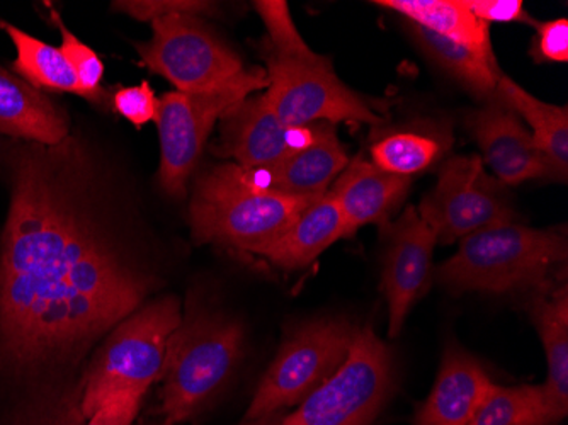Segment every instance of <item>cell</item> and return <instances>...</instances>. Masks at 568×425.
<instances>
[{"mask_svg":"<svg viewBox=\"0 0 568 425\" xmlns=\"http://www.w3.org/2000/svg\"><path fill=\"white\" fill-rule=\"evenodd\" d=\"M357 328L347 318L327 316L290 332L255 389L245 421L302 404L346 361Z\"/></svg>","mask_w":568,"mask_h":425,"instance_id":"cell-8","label":"cell"},{"mask_svg":"<svg viewBox=\"0 0 568 425\" xmlns=\"http://www.w3.org/2000/svg\"><path fill=\"white\" fill-rule=\"evenodd\" d=\"M158 104L159 99L153 94L149 82L118 89L113 95L114 111L136 128L155 120Z\"/></svg>","mask_w":568,"mask_h":425,"instance_id":"cell-30","label":"cell"},{"mask_svg":"<svg viewBox=\"0 0 568 425\" xmlns=\"http://www.w3.org/2000/svg\"><path fill=\"white\" fill-rule=\"evenodd\" d=\"M417 211L442 244L516 222L506 188L487 174L480 156H449L443 162L437 169V184Z\"/></svg>","mask_w":568,"mask_h":425,"instance_id":"cell-11","label":"cell"},{"mask_svg":"<svg viewBox=\"0 0 568 425\" xmlns=\"http://www.w3.org/2000/svg\"><path fill=\"white\" fill-rule=\"evenodd\" d=\"M528 312L544 342L548 378L544 392V425H557L568 414V287L551 280L529 293Z\"/></svg>","mask_w":568,"mask_h":425,"instance_id":"cell-16","label":"cell"},{"mask_svg":"<svg viewBox=\"0 0 568 425\" xmlns=\"http://www.w3.org/2000/svg\"><path fill=\"white\" fill-rule=\"evenodd\" d=\"M475 18L488 22H525L536 24L532 18L526 14L521 0H465Z\"/></svg>","mask_w":568,"mask_h":425,"instance_id":"cell-32","label":"cell"},{"mask_svg":"<svg viewBox=\"0 0 568 425\" xmlns=\"http://www.w3.org/2000/svg\"><path fill=\"white\" fill-rule=\"evenodd\" d=\"M410 178L390 174L376 168L365 156L357 155L335 179L327 191L343 213L346 236L356 233L361 226L392 222V215L410 190Z\"/></svg>","mask_w":568,"mask_h":425,"instance_id":"cell-15","label":"cell"},{"mask_svg":"<svg viewBox=\"0 0 568 425\" xmlns=\"http://www.w3.org/2000/svg\"><path fill=\"white\" fill-rule=\"evenodd\" d=\"M0 133L57 146L69 136V123L47 95L0 69Z\"/></svg>","mask_w":568,"mask_h":425,"instance_id":"cell-20","label":"cell"},{"mask_svg":"<svg viewBox=\"0 0 568 425\" xmlns=\"http://www.w3.org/2000/svg\"><path fill=\"white\" fill-rule=\"evenodd\" d=\"M314 201L264 188L237 164L215 165L194 182L191 232L200 244L257 255Z\"/></svg>","mask_w":568,"mask_h":425,"instance_id":"cell-3","label":"cell"},{"mask_svg":"<svg viewBox=\"0 0 568 425\" xmlns=\"http://www.w3.org/2000/svg\"><path fill=\"white\" fill-rule=\"evenodd\" d=\"M181 321V302L164 296L118 324L99 347L77 392L82 417H92L121 396L146 395L161 380L169 338Z\"/></svg>","mask_w":568,"mask_h":425,"instance_id":"cell-5","label":"cell"},{"mask_svg":"<svg viewBox=\"0 0 568 425\" xmlns=\"http://www.w3.org/2000/svg\"><path fill=\"white\" fill-rule=\"evenodd\" d=\"M407 28L424 53L463 88L485 102L496 98L497 79L500 75L496 59L480 55L477 51L439 37L416 22L407 21Z\"/></svg>","mask_w":568,"mask_h":425,"instance_id":"cell-23","label":"cell"},{"mask_svg":"<svg viewBox=\"0 0 568 425\" xmlns=\"http://www.w3.org/2000/svg\"><path fill=\"white\" fill-rule=\"evenodd\" d=\"M376 6L398 12L405 21L470 48L480 55L496 59L488 24L475 18L465 0H379Z\"/></svg>","mask_w":568,"mask_h":425,"instance_id":"cell-22","label":"cell"},{"mask_svg":"<svg viewBox=\"0 0 568 425\" xmlns=\"http://www.w3.org/2000/svg\"><path fill=\"white\" fill-rule=\"evenodd\" d=\"M445 146L442 140L419 131H394L373 143L372 162L382 171L412 178L433 168Z\"/></svg>","mask_w":568,"mask_h":425,"instance_id":"cell-25","label":"cell"},{"mask_svg":"<svg viewBox=\"0 0 568 425\" xmlns=\"http://www.w3.org/2000/svg\"><path fill=\"white\" fill-rule=\"evenodd\" d=\"M267 89V73L263 69H251L244 81L225 91L213 94H186L168 92L159 99L158 123L161 139V169L159 181L169 196L183 200L187 193V181L200 162L204 143L215 128L216 121L232 105L248 95Z\"/></svg>","mask_w":568,"mask_h":425,"instance_id":"cell-10","label":"cell"},{"mask_svg":"<svg viewBox=\"0 0 568 425\" xmlns=\"http://www.w3.org/2000/svg\"><path fill=\"white\" fill-rule=\"evenodd\" d=\"M113 9L132 16L139 21H155L159 18L172 14L210 16L215 14V4L212 2H197V0H124L113 2Z\"/></svg>","mask_w":568,"mask_h":425,"instance_id":"cell-29","label":"cell"},{"mask_svg":"<svg viewBox=\"0 0 568 425\" xmlns=\"http://www.w3.org/2000/svg\"><path fill=\"white\" fill-rule=\"evenodd\" d=\"M149 290L50 162L22 155L0 251V353L18 367L69 363L135 313Z\"/></svg>","mask_w":568,"mask_h":425,"instance_id":"cell-1","label":"cell"},{"mask_svg":"<svg viewBox=\"0 0 568 425\" xmlns=\"http://www.w3.org/2000/svg\"><path fill=\"white\" fill-rule=\"evenodd\" d=\"M317 123L286 128L277 120L264 92L232 105L220 120V156H232L245 171H267L290 153L312 145Z\"/></svg>","mask_w":568,"mask_h":425,"instance_id":"cell-13","label":"cell"},{"mask_svg":"<svg viewBox=\"0 0 568 425\" xmlns=\"http://www.w3.org/2000/svg\"><path fill=\"white\" fill-rule=\"evenodd\" d=\"M244 325L226 313L187 306L169 338L162 370V414L172 424L194 421L215 404L244 356Z\"/></svg>","mask_w":568,"mask_h":425,"instance_id":"cell-4","label":"cell"},{"mask_svg":"<svg viewBox=\"0 0 568 425\" xmlns=\"http://www.w3.org/2000/svg\"><path fill=\"white\" fill-rule=\"evenodd\" d=\"M153 425H175V424H172L171 421H168V418H164V421H162L161 424H153Z\"/></svg>","mask_w":568,"mask_h":425,"instance_id":"cell-35","label":"cell"},{"mask_svg":"<svg viewBox=\"0 0 568 425\" xmlns=\"http://www.w3.org/2000/svg\"><path fill=\"white\" fill-rule=\"evenodd\" d=\"M145 395H128L95 412L92 417L85 418L81 425H133L139 417Z\"/></svg>","mask_w":568,"mask_h":425,"instance_id":"cell-33","label":"cell"},{"mask_svg":"<svg viewBox=\"0 0 568 425\" xmlns=\"http://www.w3.org/2000/svg\"><path fill=\"white\" fill-rule=\"evenodd\" d=\"M267 104L286 128L314 123L378 124L368 102L335 75L331 60L312 48L276 51L267 48Z\"/></svg>","mask_w":568,"mask_h":425,"instance_id":"cell-6","label":"cell"},{"mask_svg":"<svg viewBox=\"0 0 568 425\" xmlns=\"http://www.w3.org/2000/svg\"><path fill=\"white\" fill-rule=\"evenodd\" d=\"M254 6L255 11L260 12L264 24H266L267 33H270L267 48L276 51H292L306 47L305 41L296 30L286 2L261 0V2H255Z\"/></svg>","mask_w":568,"mask_h":425,"instance_id":"cell-28","label":"cell"},{"mask_svg":"<svg viewBox=\"0 0 568 425\" xmlns=\"http://www.w3.org/2000/svg\"><path fill=\"white\" fill-rule=\"evenodd\" d=\"M51 19L59 26L60 33H62L60 50H62L67 62L72 67L77 81H79L82 91H84V98L89 99V101H98L99 95H101L102 75H104V65H102L101 59H99L98 53H95L91 47L82 43V41L63 24L59 12L53 11V9H51Z\"/></svg>","mask_w":568,"mask_h":425,"instance_id":"cell-27","label":"cell"},{"mask_svg":"<svg viewBox=\"0 0 568 425\" xmlns=\"http://www.w3.org/2000/svg\"><path fill=\"white\" fill-rule=\"evenodd\" d=\"M0 28L8 33L16 47L12 70L22 77V81L34 89L70 92L84 98V91L60 48L51 47L9 22L0 21Z\"/></svg>","mask_w":568,"mask_h":425,"instance_id":"cell-24","label":"cell"},{"mask_svg":"<svg viewBox=\"0 0 568 425\" xmlns=\"http://www.w3.org/2000/svg\"><path fill=\"white\" fill-rule=\"evenodd\" d=\"M567 230L503 223L465 236L456 254L434 271L433 280L453 295L531 293L567 267Z\"/></svg>","mask_w":568,"mask_h":425,"instance_id":"cell-2","label":"cell"},{"mask_svg":"<svg viewBox=\"0 0 568 425\" xmlns=\"http://www.w3.org/2000/svg\"><path fill=\"white\" fill-rule=\"evenodd\" d=\"M465 124L480 146L484 168L490 169L500 184L550 179V168L536 149L528 128L499 95L471 111Z\"/></svg>","mask_w":568,"mask_h":425,"instance_id":"cell-14","label":"cell"},{"mask_svg":"<svg viewBox=\"0 0 568 425\" xmlns=\"http://www.w3.org/2000/svg\"><path fill=\"white\" fill-rule=\"evenodd\" d=\"M487 371L462 345H446L442 366L414 425H468L490 386Z\"/></svg>","mask_w":568,"mask_h":425,"instance_id":"cell-17","label":"cell"},{"mask_svg":"<svg viewBox=\"0 0 568 425\" xmlns=\"http://www.w3.org/2000/svg\"><path fill=\"white\" fill-rule=\"evenodd\" d=\"M379 233L385 242L382 291L390 315L388 335L395 338L400 335L414 303L429 290L437 239L414 206H408L397 222L379 229Z\"/></svg>","mask_w":568,"mask_h":425,"instance_id":"cell-12","label":"cell"},{"mask_svg":"<svg viewBox=\"0 0 568 425\" xmlns=\"http://www.w3.org/2000/svg\"><path fill=\"white\" fill-rule=\"evenodd\" d=\"M536 38L532 41L531 55L536 62H568V21L565 18L555 21L536 22Z\"/></svg>","mask_w":568,"mask_h":425,"instance_id":"cell-31","label":"cell"},{"mask_svg":"<svg viewBox=\"0 0 568 425\" xmlns=\"http://www.w3.org/2000/svg\"><path fill=\"white\" fill-rule=\"evenodd\" d=\"M541 385L494 383L468 425H544Z\"/></svg>","mask_w":568,"mask_h":425,"instance_id":"cell-26","label":"cell"},{"mask_svg":"<svg viewBox=\"0 0 568 425\" xmlns=\"http://www.w3.org/2000/svg\"><path fill=\"white\" fill-rule=\"evenodd\" d=\"M497 95L531 127L532 142L550 168V179L567 182L568 110L567 105L547 104L526 92L509 77L500 73Z\"/></svg>","mask_w":568,"mask_h":425,"instance_id":"cell-21","label":"cell"},{"mask_svg":"<svg viewBox=\"0 0 568 425\" xmlns=\"http://www.w3.org/2000/svg\"><path fill=\"white\" fill-rule=\"evenodd\" d=\"M341 239H346L343 213L325 193L257 255L281 270H303Z\"/></svg>","mask_w":568,"mask_h":425,"instance_id":"cell-19","label":"cell"},{"mask_svg":"<svg viewBox=\"0 0 568 425\" xmlns=\"http://www.w3.org/2000/svg\"><path fill=\"white\" fill-rule=\"evenodd\" d=\"M394 354L372 324L357 328L346 361L280 425H372L394 392Z\"/></svg>","mask_w":568,"mask_h":425,"instance_id":"cell-7","label":"cell"},{"mask_svg":"<svg viewBox=\"0 0 568 425\" xmlns=\"http://www.w3.org/2000/svg\"><path fill=\"white\" fill-rule=\"evenodd\" d=\"M152 40L136 44V51L146 69L168 79L179 92L225 91L251 72L197 16H165L152 21Z\"/></svg>","mask_w":568,"mask_h":425,"instance_id":"cell-9","label":"cell"},{"mask_svg":"<svg viewBox=\"0 0 568 425\" xmlns=\"http://www.w3.org/2000/svg\"><path fill=\"white\" fill-rule=\"evenodd\" d=\"M284 412H276V414L264 415V417L254 418V421H242L239 425H280L283 421Z\"/></svg>","mask_w":568,"mask_h":425,"instance_id":"cell-34","label":"cell"},{"mask_svg":"<svg viewBox=\"0 0 568 425\" xmlns=\"http://www.w3.org/2000/svg\"><path fill=\"white\" fill-rule=\"evenodd\" d=\"M349 164L346 149L334 124L317 123L314 143L290 153L267 171H251L255 182L277 193L317 200L331 190L332 182Z\"/></svg>","mask_w":568,"mask_h":425,"instance_id":"cell-18","label":"cell"}]
</instances>
